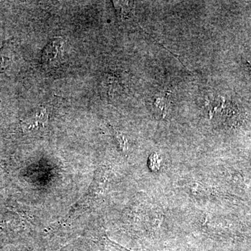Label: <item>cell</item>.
<instances>
[{
	"label": "cell",
	"instance_id": "cell-2",
	"mask_svg": "<svg viewBox=\"0 0 251 251\" xmlns=\"http://www.w3.org/2000/svg\"><path fill=\"white\" fill-rule=\"evenodd\" d=\"M27 125L28 128L31 130L44 129L49 122V114L44 107H39L33 110L28 117Z\"/></svg>",
	"mask_w": 251,
	"mask_h": 251
},
{
	"label": "cell",
	"instance_id": "cell-5",
	"mask_svg": "<svg viewBox=\"0 0 251 251\" xmlns=\"http://www.w3.org/2000/svg\"><path fill=\"white\" fill-rule=\"evenodd\" d=\"M155 108L156 110L161 113L163 116L166 115L167 110L168 108V100L164 97H156L154 101Z\"/></svg>",
	"mask_w": 251,
	"mask_h": 251
},
{
	"label": "cell",
	"instance_id": "cell-4",
	"mask_svg": "<svg viewBox=\"0 0 251 251\" xmlns=\"http://www.w3.org/2000/svg\"><path fill=\"white\" fill-rule=\"evenodd\" d=\"M114 135L116 139L119 148L122 150V152L126 154L128 151V142L125 135L119 130L113 128Z\"/></svg>",
	"mask_w": 251,
	"mask_h": 251
},
{
	"label": "cell",
	"instance_id": "cell-1",
	"mask_svg": "<svg viewBox=\"0 0 251 251\" xmlns=\"http://www.w3.org/2000/svg\"><path fill=\"white\" fill-rule=\"evenodd\" d=\"M64 47V41L62 38L56 37L51 39L44 49L41 55L43 67L51 69L59 67L62 62Z\"/></svg>",
	"mask_w": 251,
	"mask_h": 251
},
{
	"label": "cell",
	"instance_id": "cell-6",
	"mask_svg": "<svg viewBox=\"0 0 251 251\" xmlns=\"http://www.w3.org/2000/svg\"><path fill=\"white\" fill-rule=\"evenodd\" d=\"M160 158L158 155L156 153H153L150 157L149 159V164H150V168L152 171H158L160 168Z\"/></svg>",
	"mask_w": 251,
	"mask_h": 251
},
{
	"label": "cell",
	"instance_id": "cell-7",
	"mask_svg": "<svg viewBox=\"0 0 251 251\" xmlns=\"http://www.w3.org/2000/svg\"><path fill=\"white\" fill-rule=\"evenodd\" d=\"M249 63V62H248ZM249 67H250L251 69V64H250V63H249Z\"/></svg>",
	"mask_w": 251,
	"mask_h": 251
},
{
	"label": "cell",
	"instance_id": "cell-3",
	"mask_svg": "<svg viewBox=\"0 0 251 251\" xmlns=\"http://www.w3.org/2000/svg\"><path fill=\"white\" fill-rule=\"evenodd\" d=\"M11 62V51L7 41L0 48V73L5 72Z\"/></svg>",
	"mask_w": 251,
	"mask_h": 251
}]
</instances>
